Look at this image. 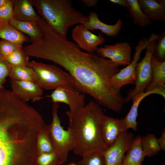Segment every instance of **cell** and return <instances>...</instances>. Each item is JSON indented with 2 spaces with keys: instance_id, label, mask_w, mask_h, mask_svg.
I'll use <instances>...</instances> for the list:
<instances>
[{
  "instance_id": "1",
  "label": "cell",
  "mask_w": 165,
  "mask_h": 165,
  "mask_svg": "<svg viewBox=\"0 0 165 165\" xmlns=\"http://www.w3.org/2000/svg\"><path fill=\"white\" fill-rule=\"evenodd\" d=\"M42 33V39L32 46V57L52 61L63 67L80 92L90 96L100 105L120 112L125 98L109 82L119 71V66L109 59L82 51L76 45L59 37L48 27Z\"/></svg>"
},
{
  "instance_id": "2",
  "label": "cell",
  "mask_w": 165,
  "mask_h": 165,
  "mask_svg": "<svg viewBox=\"0 0 165 165\" xmlns=\"http://www.w3.org/2000/svg\"><path fill=\"white\" fill-rule=\"evenodd\" d=\"M69 123L68 129L73 139L72 151L82 157L94 152L103 153L108 148L103 140L101 131L104 115L100 105L90 101L77 111L66 112Z\"/></svg>"
},
{
  "instance_id": "3",
  "label": "cell",
  "mask_w": 165,
  "mask_h": 165,
  "mask_svg": "<svg viewBox=\"0 0 165 165\" xmlns=\"http://www.w3.org/2000/svg\"><path fill=\"white\" fill-rule=\"evenodd\" d=\"M38 14L57 35L67 39L69 28L89 21L88 16L74 9L69 0H30Z\"/></svg>"
},
{
  "instance_id": "4",
  "label": "cell",
  "mask_w": 165,
  "mask_h": 165,
  "mask_svg": "<svg viewBox=\"0 0 165 165\" xmlns=\"http://www.w3.org/2000/svg\"><path fill=\"white\" fill-rule=\"evenodd\" d=\"M29 67L34 71L35 82L42 89L54 90L69 83L76 87L75 82L70 75L55 65L33 60L30 61Z\"/></svg>"
},
{
  "instance_id": "5",
  "label": "cell",
  "mask_w": 165,
  "mask_h": 165,
  "mask_svg": "<svg viewBox=\"0 0 165 165\" xmlns=\"http://www.w3.org/2000/svg\"><path fill=\"white\" fill-rule=\"evenodd\" d=\"M159 35L152 34L148 39L146 53L144 58L137 63L135 68L137 77L136 86L125 98L126 103L135 96L144 91L152 79L151 59L153 55Z\"/></svg>"
},
{
  "instance_id": "6",
  "label": "cell",
  "mask_w": 165,
  "mask_h": 165,
  "mask_svg": "<svg viewBox=\"0 0 165 165\" xmlns=\"http://www.w3.org/2000/svg\"><path fill=\"white\" fill-rule=\"evenodd\" d=\"M59 103H53L52 107V120L49 125L50 138L54 152L65 162L70 151H72L73 141L71 133L61 125L58 111Z\"/></svg>"
},
{
  "instance_id": "7",
  "label": "cell",
  "mask_w": 165,
  "mask_h": 165,
  "mask_svg": "<svg viewBox=\"0 0 165 165\" xmlns=\"http://www.w3.org/2000/svg\"><path fill=\"white\" fill-rule=\"evenodd\" d=\"M148 39L144 38L139 41L135 48L133 59L125 68L113 75L109 80L112 87L117 92L120 93L121 88L128 84H136L137 77L135 73L136 65L141 58L140 55L142 51L146 49Z\"/></svg>"
},
{
  "instance_id": "8",
  "label": "cell",
  "mask_w": 165,
  "mask_h": 165,
  "mask_svg": "<svg viewBox=\"0 0 165 165\" xmlns=\"http://www.w3.org/2000/svg\"><path fill=\"white\" fill-rule=\"evenodd\" d=\"M53 103H62L68 105L69 111L75 112L85 105V94L80 92L72 84H67L54 90L49 96Z\"/></svg>"
},
{
  "instance_id": "9",
  "label": "cell",
  "mask_w": 165,
  "mask_h": 165,
  "mask_svg": "<svg viewBox=\"0 0 165 165\" xmlns=\"http://www.w3.org/2000/svg\"><path fill=\"white\" fill-rule=\"evenodd\" d=\"M133 139L132 133L127 130L122 132L115 142L103 153L105 165H122L125 154Z\"/></svg>"
},
{
  "instance_id": "10",
  "label": "cell",
  "mask_w": 165,
  "mask_h": 165,
  "mask_svg": "<svg viewBox=\"0 0 165 165\" xmlns=\"http://www.w3.org/2000/svg\"><path fill=\"white\" fill-rule=\"evenodd\" d=\"M72 37L79 47L89 53L96 51L98 46L105 41L101 34H93L82 24L74 28L72 31Z\"/></svg>"
},
{
  "instance_id": "11",
  "label": "cell",
  "mask_w": 165,
  "mask_h": 165,
  "mask_svg": "<svg viewBox=\"0 0 165 165\" xmlns=\"http://www.w3.org/2000/svg\"><path fill=\"white\" fill-rule=\"evenodd\" d=\"M11 91L23 100L35 102L43 98V89L35 82L11 80Z\"/></svg>"
},
{
  "instance_id": "12",
  "label": "cell",
  "mask_w": 165,
  "mask_h": 165,
  "mask_svg": "<svg viewBox=\"0 0 165 165\" xmlns=\"http://www.w3.org/2000/svg\"><path fill=\"white\" fill-rule=\"evenodd\" d=\"M125 130L123 118L115 119L104 115L101 123V134L103 141L108 148L111 146L119 134Z\"/></svg>"
},
{
  "instance_id": "13",
  "label": "cell",
  "mask_w": 165,
  "mask_h": 165,
  "mask_svg": "<svg viewBox=\"0 0 165 165\" xmlns=\"http://www.w3.org/2000/svg\"><path fill=\"white\" fill-rule=\"evenodd\" d=\"M153 94L160 95L165 99V88L158 87L152 90L142 92L132 98L133 104L132 107L127 116L123 118L125 130H127L129 128L132 129L135 131L137 130L136 120L139 106L143 99Z\"/></svg>"
},
{
  "instance_id": "14",
  "label": "cell",
  "mask_w": 165,
  "mask_h": 165,
  "mask_svg": "<svg viewBox=\"0 0 165 165\" xmlns=\"http://www.w3.org/2000/svg\"><path fill=\"white\" fill-rule=\"evenodd\" d=\"M89 21L83 24L89 31L99 30L107 35L114 37L117 36L122 28V22L118 19L116 23L113 25H109L102 22L94 12L90 13L88 16Z\"/></svg>"
},
{
  "instance_id": "15",
  "label": "cell",
  "mask_w": 165,
  "mask_h": 165,
  "mask_svg": "<svg viewBox=\"0 0 165 165\" xmlns=\"http://www.w3.org/2000/svg\"><path fill=\"white\" fill-rule=\"evenodd\" d=\"M144 14L150 21L163 20L165 23V0H138Z\"/></svg>"
},
{
  "instance_id": "16",
  "label": "cell",
  "mask_w": 165,
  "mask_h": 165,
  "mask_svg": "<svg viewBox=\"0 0 165 165\" xmlns=\"http://www.w3.org/2000/svg\"><path fill=\"white\" fill-rule=\"evenodd\" d=\"M14 19L19 21L37 22L40 16L35 12L30 0H11Z\"/></svg>"
},
{
  "instance_id": "17",
  "label": "cell",
  "mask_w": 165,
  "mask_h": 165,
  "mask_svg": "<svg viewBox=\"0 0 165 165\" xmlns=\"http://www.w3.org/2000/svg\"><path fill=\"white\" fill-rule=\"evenodd\" d=\"M0 38L22 46L31 42L30 38L16 29L9 22L0 21Z\"/></svg>"
},
{
  "instance_id": "18",
  "label": "cell",
  "mask_w": 165,
  "mask_h": 165,
  "mask_svg": "<svg viewBox=\"0 0 165 165\" xmlns=\"http://www.w3.org/2000/svg\"><path fill=\"white\" fill-rule=\"evenodd\" d=\"M141 138L138 136L133 142L124 156L122 165H141L145 157L141 147Z\"/></svg>"
},
{
  "instance_id": "19",
  "label": "cell",
  "mask_w": 165,
  "mask_h": 165,
  "mask_svg": "<svg viewBox=\"0 0 165 165\" xmlns=\"http://www.w3.org/2000/svg\"><path fill=\"white\" fill-rule=\"evenodd\" d=\"M9 23L19 31L27 35L32 43L38 42L43 38L42 33L36 22L19 21L14 19Z\"/></svg>"
},
{
  "instance_id": "20",
  "label": "cell",
  "mask_w": 165,
  "mask_h": 165,
  "mask_svg": "<svg viewBox=\"0 0 165 165\" xmlns=\"http://www.w3.org/2000/svg\"><path fill=\"white\" fill-rule=\"evenodd\" d=\"M151 66L152 79L144 91L152 90L158 87L165 88V61L159 62L153 55Z\"/></svg>"
},
{
  "instance_id": "21",
  "label": "cell",
  "mask_w": 165,
  "mask_h": 165,
  "mask_svg": "<svg viewBox=\"0 0 165 165\" xmlns=\"http://www.w3.org/2000/svg\"><path fill=\"white\" fill-rule=\"evenodd\" d=\"M131 48L129 43L121 42L113 45H104L103 47L97 48L96 51L99 56L109 58L111 61L124 51Z\"/></svg>"
},
{
  "instance_id": "22",
  "label": "cell",
  "mask_w": 165,
  "mask_h": 165,
  "mask_svg": "<svg viewBox=\"0 0 165 165\" xmlns=\"http://www.w3.org/2000/svg\"><path fill=\"white\" fill-rule=\"evenodd\" d=\"M129 5V13L134 23L141 27H144L151 24L141 10L138 0H127Z\"/></svg>"
},
{
  "instance_id": "23",
  "label": "cell",
  "mask_w": 165,
  "mask_h": 165,
  "mask_svg": "<svg viewBox=\"0 0 165 165\" xmlns=\"http://www.w3.org/2000/svg\"><path fill=\"white\" fill-rule=\"evenodd\" d=\"M11 80L35 82V76L33 69L30 67L12 66L9 75Z\"/></svg>"
},
{
  "instance_id": "24",
  "label": "cell",
  "mask_w": 165,
  "mask_h": 165,
  "mask_svg": "<svg viewBox=\"0 0 165 165\" xmlns=\"http://www.w3.org/2000/svg\"><path fill=\"white\" fill-rule=\"evenodd\" d=\"M141 145L146 156H155L161 150L157 138L152 134H148L141 138Z\"/></svg>"
},
{
  "instance_id": "25",
  "label": "cell",
  "mask_w": 165,
  "mask_h": 165,
  "mask_svg": "<svg viewBox=\"0 0 165 165\" xmlns=\"http://www.w3.org/2000/svg\"><path fill=\"white\" fill-rule=\"evenodd\" d=\"M38 144L39 154L54 152L49 135V125H46L40 132Z\"/></svg>"
},
{
  "instance_id": "26",
  "label": "cell",
  "mask_w": 165,
  "mask_h": 165,
  "mask_svg": "<svg viewBox=\"0 0 165 165\" xmlns=\"http://www.w3.org/2000/svg\"><path fill=\"white\" fill-rule=\"evenodd\" d=\"M5 58L12 66L29 67V56L23 47L16 50Z\"/></svg>"
},
{
  "instance_id": "27",
  "label": "cell",
  "mask_w": 165,
  "mask_h": 165,
  "mask_svg": "<svg viewBox=\"0 0 165 165\" xmlns=\"http://www.w3.org/2000/svg\"><path fill=\"white\" fill-rule=\"evenodd\" d=\"M64 163L55 152L39 154L36 161L37 165H60Z\"/></svg>"
},
{
  "instance_id": "28",
  "label": "cell",
  "mask_w": 165,
  "mask_h": 165,
  "mask_svg": "<svg viewBox=\"0 0 165 165\" xmlns=\"http://www.w3.org/2000/svg\"><path fill=\"white\" fill-rule=\"evenodd\" d=\"M78 165H105L103 153L94 152L82 157Z\"/></svg>"
},
{
  "instance_id": "29",
  "label": "cell",
  "mask_w": 165,
  "mask_h": 165,
  "mask_svg": "<svg viewBox=\"0 0 165 165\" xmlns=\"http://www.w3.org/2000/svg\"><path fill=\"white\" fill-rule=\"evenodd\" d=\"M153 56L159 62L165 59V31L159 35Z\"/></svg>"
},
{
  "instance_id": "30",
  "label": "cell",
  "mask_w": 165,
  "mask_h": 165,
  "mask_svg": "<svg viewBox=\"0 0 165 165\" xmlns=\"http://www.w3.org/2000/svg\"><path fill=\"white\" fill-rule=\"evenodd\" d=\"M12 65L0 53V89L4 88V84L10 72Z\"/></svg>"
},
{
  "instance_id": "31",
  "label": "cell",
  "mask_w": 165,
  "mask_h": 165,
  "mask_svg": "<svg viewBox=\"0 0 165 165\" xmlns=\"http://www.w3.org/2000/svg\"><path fill=\"white\" fill-rule=\"evenodd\" d=\"M14 19L13 3L11 0H9L0 8V21L9 22Z\"/></svg>"
},
{
  "instance_id": "32",
  "label": "cell",
  "mask_w": 165,
  "mask_h": 165,
  "mask_svg": "<svg viewBox=\"0 0 165 165\" xmlns=\"http://www.w3.org/2000/svg\"><path fill=\"white\" fill-rule=\"evenodd\" d=\"M23 48L20 45L10 42L2 40H0V53L5 57L18 49Z\"/></svg>"
},
{
  "instance_id": "33",
  "label": "cell",
  "mask_w": 165,
  "mask_h": 165,
  "mask_svg": "<svg viewBox=\"0 0 165 165\" xmlns=\"http://www.w3.org/2000/svg\"><path fill=\"white\" fill-rule=\"evenodd\" d=\"M158 144L161 150L165 151V130L163 129L161 136L157 138Z\"/></svg>"
},
{
  "instance_id": "34",
  "label": "cell",
  "mask_w": 165,
  "mask_h": 165,
  "mask_svg": "<svg viewBox=\"0 0 165 165\" xmlns=\"http://www.w3.org/2000/svg\"><path fill=\"white\" fill-rule=\"evenodd\" d=\"M109 1L112 3L122 6L128 9L129 8V5L127 0H110Z\"/></svg>"
},
{
  "instance_id": "35",
  "label": "cell",
  "mask_w": 165,
  "mask_h": 165,
  "mask_svg": "<svg viewBox=\"0 0 165 165\" xmlns=\"http://www.w3.org/2000/svg\"><path fill=\"white\" fill-rule=\"evenodd\" d=\"M81 1L85 6L89 7L95 6L98 2L97 0H82Z\"/></svg>"
},
{
  "instance_id": "36",
  "label": "cell",
  "mask_w": 165,
  "mask_h": 165,
  "mask_svg": "<svg viewBox=\"0 0 165 165\" xmlns=\"http://www.w3.org/2000/svg\"><path fill=\"white\" fill-rule=\"evenodd\" d=\"M9 0H0V8L5 4Z\"/></svg>"
},
{
  "instance_id": "37",
  "label": "cell",
  "mask_w": 165,
  "mask_h": 165,
  "mask_svg": "<svg viewBox=\"0 0 165 165\" xmlns=\"http://www.w3.org/2000/svg\"><path fill=\"white\" fill-rule=\"evenodd\" d=\"M68 165H78V164L74 163H72L69 164Z\"/></svg>"
}]
</instances>
